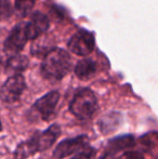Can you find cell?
<instances>
[{
	"label": "cell",
	"instance_id": "6da1fadb",
	"mask_svg": "<svg viewBox=\"0 0 158 159\" xmlns=\"http://www.w3.org/2000/svg\"><path fill=\"white\" fill-rule=\"evenodd\" d=\"M72 67V57L63 49H53L46 54L41 65L44 78L49 80H61L68 74Z\"/></svg>",
	"mask_w": 158,
	"mask_h": 159
},
{
	"label": "cell",
	"instance_id": "7a4b0ae2",
	"mask_svg": "<svg viewBox=\"0 0 158 159\" xmlns=\"http://www.w3.org/2000/svg\"><path fill=\"white\" fill-rule=\"evenodd\" d=\"M97 108V100L90 89H81L74 96L70 109L79 119H89Z\"/></svg>",
	"mask_w": 158,
	"mask_h": 159
},
{
	"label": "cell",
	"instance_id": "3957f363",
	"mask_svg": "<svg viewBox=\"0 0 158 159\" xmlns=\"http://www.w3.org/2000/svg\"><path fill=\"white\" fill-rule=\"evenodd\" d=\"M68 49L80 57H87L94 49V36L86 30H80L72 36L67 43Z\"/></svg>",
	"mask_w": 158,
	"mask_h": 159
},
{
	"label": "cell",
	"instance_id": "277c9868",
	"mask_svg": "<svg viewBox=\"0 0 158 159\" xmlns=\"http://www.w3.org/2000/svg\"><path fill=\"white\" fill-rule=\"evenodd\" d=\"M26 88L25 80L22 75H13L6 80L1 87L0 96L4 103H14L20 98Z\"/></svg>",
	"mask_w": 158,
	"mask_h": 159
},
{
	"label": "cell",
	"instance_id": "5b68a950",
	"mask_svg": "<svg viewBox=\"0 0 158 159\" xmlns=\"http://www.w3.org/2000/svg\"><path fill=\"white\" fill-rule=\"evenodd\" d=\"M29 39L26 28V23H20L11 30L9 37L6 39L3 44V49L8 54L16 55L24 46L26 41Z\"/></svg>",
	"mask_w": 158,
	"mask_h": 159
},
{
	"label": "cell",
	"instance_id": "8992f818",
	"mask_svg": "<svg viewBox=\"0 0 158 159\" xmlns=\"http://www.w3.org/2000/svg\"><path fill=\"white\" fill-rule=\"evenodd\" d=\"M59 100L60 93L57 91H51L35 102V104L33 105V111H35L36 116H40L42 120L48 121L54 116Z\"/></svg>",
	"mask_w": 158,
	"mask_h": 159
},
{
	"label": "cell",
	"instance_id": "52a82bcc",
	"mask_svg": "<svg viewBox=\"0 0 158 159\" xmlns=\"http://www.w3.org/2000/svg\"><path fill=\"white\" fill-rule=\"evenodd\" d=\"M87 145H88V136L86 135L66 139L57 145L53 152V156L56 159H63L79 151H84V148H87Z\"/></svg>",
	"mask_w": 158,
	"mask_h": 159
},
{
	"label": "cell",
	"instance_id": "ba28073f",
	"mask_svg": "<svg viewBox=\"0 0 158 159\" xmlns=\"http://www.w3.org/2000/svg\"><path fill=\"white\" fill-rule=\"evenodd\" d=\"M61 134V128L57 125H52L43 132H37L32 136L38 152L49 149Z\"/></svg>",
	"mask_w": 158,
	"mask_h": 159
},
{
	"label": "cell",
	"instance_id": "9c48e42d",
	"mask_svg": "<svg viewBox=\"0 0 158 159\" xmlns=\"http://www.w3.org/2000/svg\"><path fill=\"white\" fill-rule=\"evenodd\" d=\"M49 19L47 15H44L41 12H35L34 14L30 16L29 21L26 23V28H27L28 38L30 40H34L41 36L46 30L49 28Z\"/></svg>",
	"mask_w": 158,
	"mask_h": 159
},
{
	"label": "cell",
	"instance_id": "30bf717a",
	"mask_svg": "<svg viewBox=\"0 0 158 159\" xmlns=\"http://www.w3.org/2000/svg\"><path fill=\"white\" fill-rule=\"evenodd\" d=\"M97 71V63L91 59H84L77 63L75 74L81 80H88L94 76Z\"/></svg>",
	"mask_w": 158,
	"mask_h": 159
},
{
	"label": "cell",
	"instance_id": "8fae6325",
	"mask_svg": "<svg viewBox=\"0 0 158 159\" xmlns=\"http://www.w3.org/2000/svg\"><path fill=\"white\" fill-rule=\"evenodd\" d=\"M28 66V60L24 55H13L7 61L6 64V71L7 73L14 74V75H20L19 73L23 71Z\"/></svg>",
	"mask_w": 158,
	"mask_h": 159
},
{
	"label": "cell",
	"instance_id": "7c38bea8",
	"mask_svg": "<svg viewBox=\"0 0 158 159\" xmlns=\"http://www.w3.org/2000/svg\"><path fill=\"white\" fill-rule=\"evenodd\" d=\"M37 147L35 145L33 139L30 138L28 141L23 142L16 147L14 153V157L15 159H27L28 157H30L32 155H34L35 153H37Z\"/></svg>",
	"mask_w": 158,
	"mask_h": 159
},
{
	"label": "cell",
	"instance_id": "4fadbf2b",
	"mask_svg": "<svg viewBox=\"0 0 158 159\" xmlns=\"http://www.w3.org/2000/svg\"><path fill=\"white\" fill-rule=\"evenodd\" d=\"M36 0H15V8L22 15H27L33 10Z\"/></svg>",
	"mask_w": 158,
	"mask_h": 159
},
{
	"label": "cell",
	"instance_id": "5bb4252c",
	"mask_svg": "<svg viewBox=\"0 0 158 159\" xmlns=\"http://www.w3.org/2000/svg\"><path fill=\"white\" fill-rule=\"evenodd\" d=\"M95 154V151L92 147H88V148H84V151H81L80 153L77 154L75 157L72 159H92L93 156Z\"/></svg>",
	"mask_w": 158,
	"mask_h": 159
},
{
	"label": "cell",
	"instance_id": "9a60e30c",
	"mask_svg": "<svg viewBox=\"0 0 158 159\" xmlns=\"http://www.w3.org/2000/svg\"><path fill=\"white\" fill-rule=\"evenodd\" d=\"M12 13V8L8 0H1V15L2 19H6L7 16H10Z\"/></svg>",
	"mask_w": 158,
	"mask_h": 159
},
{
	"label": "cell",
	"instance_id": "2e32d148",
	"mask_svg": "<svg viewBox=\"0 0 158 159\" xmlns=\"http://www.w3.org/2000/svg\"><path fill=\"white\" fill-rule=\"evenodd\" d=\"M121 159H144V158L140 153H137V152H128V153L122 155Z\"/></svg>",
	"mask_w": 158,
	"mask_h": 159
}]
</instances>
